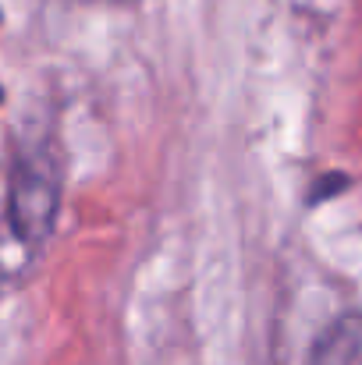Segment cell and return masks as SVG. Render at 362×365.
I'll list each match as a JSON object with an SVG mask.
<instances>
[{"instance_id":"7a4b0ae2","label":"cell","mask_w":362,"mask_h":365,"mask_svg":"<svg viewBox=\"0 0 362 365\" xmlns=\"http://www.w3.org/2000/svg\"><path fill=\"white\" fill-rule=\"evenodd\" d=\"M309 365H362V316L338 319L320 337Z\"/></svg>"},{"instance_id":"6da1fadb","label":"cell","mask_w":362,"mask_h":365,"mask_svg":"<svg viewBox=\"0 0 362 365\" xmlns=\"http://www.w3.org/2000/svg\"><path fill=\"white\" fill-rule=\"evenodd\" d=\"M57 213V167L46 153H21L11 185V224L21 242L50 235Z\"/></svg>"}]
</instances>
